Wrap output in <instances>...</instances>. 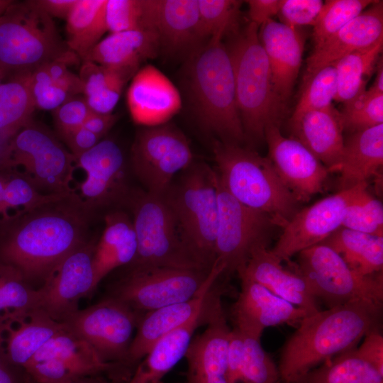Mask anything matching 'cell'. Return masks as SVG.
I'll return each mask as SVG.
<instances>
[{
	"mask_svg": "<svg viewBox=\"0 0 383 383\" xmlns=\"http://www.w3.org/2000/svg\"><path fill=\"white\" fill-rule=\"evenodd\" d=\"M90 213L74 192L32 211L18 213L0 242V263L28 281L43 279L87 241Z\"/></svg>",
	"mask_w": 383,
	"mask_h": 383,
	"instance_id": "1",
	"label": "cell"
},
{
	"mask_svg": "<svg viewBox=\"0 0 383 383\" xmlns=\"http://www.w3.org/2000/svg\"><path fill=\"white\" fill-rule=\"evenodd\" d=\"M380 309L349 303L306 316L286 342L279 371L287 383L300 382L312 367L352 349L374 329Z\"/></svg>",
	"mask_w": 383,
	"mask_h": 383,
	"instance_id": "2",
	"label": "cell"
},
{
	"mask_svg": "<svg viewBox=\"0 0 383 383\" xmlns=\"http://www.w3.org/2000/svg\"><path fill=\"white\" fill-rule=\"evenodd\" d=\"M188 85L203 129L216 140L242 145L246 140L237 106L233 65L222 38H211L194 55Z\"/></svg>",
	"mask_w": 383,
	"mask_h": 383,
	"instance_id": "3",
	"label": "cell"
},
{
	"mask_svg": "<svg viewBox=\"0 0 383 383\" xmlns=\"http://www.w3.org/2000/svg\"><path fill=\"white\" fill-rule=\"evenodd\" d=\"M212 150L221 184L242 204L270 216L282 228L300 210L267 157L218 140Z\"/></svg>",
	"mask_w": 383,
	"mask_h": 383,
	"instance_id": "4",
	"label": "cell"
},
{
	"mask_svg": "<svg viewBox=\"0 0 383 383\" xmlns=\"http://www.w3.org/2000/svg\"><path fill=\"white\" fill-rule=\"evenodd\" d=\"M162 194L191 251L210 270L215 262L218 223L216 173L195 162L179 173Z\"/></svg>",
	"mask_w": 383,
	"mask_h": 383,
	"instance_id": "5",
	"label": "cell"
},
{
	"mask_svg": "<svg viewBox=\"0 0 383 383\" xmlns=\"http://www.w3.org/2000/svg\"><path fill=\"white\" fill-rule=\"evenodd\" d=\"M51 16L31 1H13L0 16V65L9 72L33 71L52 61L75 63Z\"/></svg>",
	"mask_w": 383,
	"mask_h": 383,
	"instance_id": "6",
	"label": "cell"
},
{
	"mask_svg": "<svg viewBox=\"0 0 383 383\" xmlns=\"http://www.w3.org/2000/svg\"><path fill=\"white\" fill-rule=\"evenodd\" d=\"M233 65L237 106L245 136L265 140V130L279 122L267 57L259 39V26L250 22L228 48Z\"/></svg>",
	"mask_w": 383,
	"mask_h": 383,
	"instance_id": "7",
	"label": "cell"
},
{
	"mask_svg": "<svg viewBox=\"0 0 383 383\" xmlns=\"http://www.w3.org/2000/svg\"><path fill=\"white\" fill-rule=\"evenodd\" d=\"M126 204L132 213L137 239V253L131 270L167 267L210 270L191 251L162 195L131 189Z\"/></svg>",
	"mask_w": 383,
	"mask_h": 383,
	"instance_id": "8",
	"label": "cell"
},
{
	"mask_svg": "<svg viewBox=\"0 0 383 383\" xmlns=\"http://www.w3.org/2000/svg\"><path fill=\"white\" fill-rule=\"evenodd\" d=\"M22 167L24 175L42 193L69 195L75 157L46 128L30 121L6 143L0 168Z\"/></svg>",
	"mask_w": 383,
	"mask_h": 383,
	"instance_id": "9",
	"label": "cell"
},
{
	"mask_svg": "<svg viewBox=\"0 0 383 383\" xmlns=\"http://www.w3.org/2000/svg\"><path fill=\"white\" fill-rule=\"evenodd\" d=\"M298 254L297 262L289 264L306 279L316 299H322L330 307L362 302L381 309L382 274L360 275L333 249L321 243Z\"/></svg>",
	"mask_w": 383,
	"mask_h": 383,
	"instance_id": "10",
	"label": "cell"
},
{
	"mask_svg": "<svg viewBox=\"0 0 383 383\" xmlns=\"http://www.w3.org/2000/svg\"><path fill=\"white\" fill-rule=\"evenodd\" d=\"M216 173L219 211L215 261L223 266V274L238 272L255 251L267 248L277 226L270 216L236 200Z\"/></svg>",
	"mask_w": 383,
	"mask_h": 383,
	"instance_id": "11",
	"label": "cell"
},
{
	"mask_svg": "<svg viewBox=\"0 0 383 383\" xmlns=\"http://www.w3.org/2000/svg\"><path fill=\"white\" fill-rule=\"evenodd\" d=\"M187 137L174 126H146L135 138L131 166L145 191L162 195L175 176L194 161Z\"/></svg>",
	"mask_w": 383,
	"mask_h": 383,
	"instance_id": "12",
	"label": "cell"
},
{
	"mask_svg": "<svg viewBox=\"0 0 383 383\" xmlns=\"http://www.w3.org/2000/svg\"><path fill=\"white\" fill-rule=\"evenodd\" d=\"M209 271L167 267L131 270L111 296L135 311L147 313L195 297Z\"/></svg>",
	"mask_w": 383,
	"mask_h": 383,
	"instance_id": "13",
	"label": "cell"
},
{
	"mask_svg": "<svg viewBox=\"0 0 383 383\" xmlns=\"http://www.w3.org/2000/svg\"><path fill=\"white\" fill-rule=\"evenodd\" d=\"M140 316L111 296L79 309L64 322L67 328L89 343L106 362L127 360L133 333Z\"/></svg>",
	"mask_w": 383,
	"mask_h": 383,
	"instance_id": "14",
	"label": "cell"
},
{
	"mask_svg": "<svg viewBox=\"0 0 383 383\" xmlns=\"http://www.w3.org/2000/svg\"><path fill=\"white\" fill-rule=\"evenodd\" d=\"M75 167L86 173L78 195L90 213L119 204H126L131 191L128 184L125 156L113 140H101L75 158Z\"/></svg>",
	"mask_w": 383,
	"mask_h": 383,
	"instance_id": "15",
	"label": "cell"
},
{
	"mask_svg": "<svg viewBox=\"0 0 383 383\" xmlns=\"http://www.w3.org/2000/svg\"><path fill=\"white\" fill-rule=\"evenodd\" d=\"M95 244L87 240L60 262L37 289L35 310L62 323L79 310V300L96 288L92 265Z\"/></svg>",
	"mask_w": 383,
	"mask_h": 383,
	"instance_id": "16",
	"label": "cell"
},
{
	"mask_svg": "<svg viewBox=\"0 0 383 383\" xmlns=\"http://www.w3.org/2000/svg\"><path fill=\"white\" fill-rule=\"evenodd\" d=\"M361 184L300 209L282 228L271 252L282 262L289 263L295 254L322 243L342 226L346 207Z\"/></svg>",
	"mask_w": 383,
	"mask_h": 383,
	"instance_id": "17",
	"label": "cell"
},
{
	"mask_svg": "<svg viewBox=\"0 0 383 383\" xmlns=\"http://www.w3.org/2000/svg\"><path fill=\"white\" fill-rule=\"evenodd\" d=\"M265 140L268 158L282 182L299 203L306 202L323 192L328 170L306 147L292 138L284 137L279 123H268Z\"/></svg>",
	"mask_w": 383,
	"mask_h": 383,
	"instance_id": "18",
	"label": "cell"
},
{
	"mask_svg": "<svg viewBox=\"0 0 383 383\" xmlns=\"http://www.w3.org/2000/svg\"><path fill=\"white\" fill-rule=\"evenodd\" d=\"M223 272V267L215 261L201 290L195 297L147 312L140 317L128 360L134 362L143 358L160 339L199 314L215 292L216 280Z\"/></svg>",
	"mask_w": 383,
	"mask_h": 383,
	"instance_id": "19",
	"label": "cell"
},
{
	"mask_svg": "<svg viewBox=\"0 0 383 383\" xmlns=\"http://www.w3.org/2000/svg\"><path fill=\"white\" fill-rule=\"evenodd\" d=\"M259 39L267 57L273 91L282 114L301 65L304 37L299 28L270 19L260 26Z\"/></svg>",
	"mask_w": 383,
	"mask_h": 383,
	"instance_id": "20",
	"label": "cell"
},
{
	"mask_svg": "<svg viewBox=\"0 0 383 383\" xmlns=\"http://www.w3.org/2000/svg\"><path fill=\"white\" fill-rule=\"evenodd\" d=\"M204 331L192 340L184 357L187 383H228V353L231 330L221 299L213 304Z\"/></svg>",
	"mask_w": 383,
	"mask_h": 383,
	"instance_id": "21",
	"label": "cell"
},
{
	"mask_svg": "<svg viewBox=\"0 0 383 383\" xmlns=\"http://www.w3.org/2000/svg\"><path fill=\"white\" fill-rule=\"evenodd\" d=\"M239 277L241 289L233 307V316L235 328L243 335L260 339L267 327L299 322L309 315L261 284L245 277Z\"/></svg>",
	"mask_w": 383,
	"mask_h": 383,
	"instance_id": "22",
	"label": "cell"
},
{
	"mask_svg": "<svg viewBox=\"0 0 383 383\" xmlns=\"http://www.w3.org/2000/svg\"><path fill=\"white\" fill-rule=\"evenodd\" d=\"M127 105L135 123L154 126L164 124L181 109L180 94L173 83L152 65L142 67L133 77L127 91Z\"/></svg>",
	"mask_w": 383,
	"mask_h": 383,
	"instance_id": "23",
	"label": "cell"
},
{
	"mask_svg": "<svg viewBox=\"0 0 383 383\" xmlns=\"http://www.w3.org/2000/svg\"><path fill=\"white\" fill-rule=\"evenodd\" d=\"M383 39V2L375 1L357 17L318 46L307 60L304 82L323 67Z\"/></svg>",
	"mask_w": 383,
	"mask_h": 383,
	"instance_id": "24",
	"label": "cell"
},
{
	"mask_svg": "<svg viewBox=\"0 0 383 383\" xmlns=\"http://www.w3.org/2000/svg\"><path fill=\"white\" fill-rule=\"evenodd\" d=\"M143 27L157 34L160 45L177 51L200 39L198 0H142Z\"/></svg>",
	"mask_w": 383,
	"mask_h": 383,
	"instance_id": "25",
	"label": "cell"
},
{
	"mask_svg": "<svg viewBox=\"0 0 383 383\" xmlns=\"http://www.w3.org/2000/svg\"><path fill=\"white\" fill-rule=\"evenodd\" d=\"M238 274L261 284L309 314L319 311L317 299L306 279L295 270L285 268L267 248L255 251Z\"/></svg>",
	"mask_w": 383,
	"mask_h": 383,
	"instance_id": "26",
	"label": "cell"
},
{
	"mask_svg": "<svg viewBox=\"0 0 383 383\" xmlns=\"http://www.w3.org/2000/svg\"><path fill=\"white\" fill-rule=\"evenodd\" d=\"M290 138L306 147L329 172H338L344 145L339 111L333 105L290 120Z\"/></svg>",
	"mask_w": 383,
	"mask_h": 383,
	"instance_id": "27",
	"label": "cell"
},
{
	"mask_svg": "<svg viewBox=\"0 0 383 383\" xmlns=\"http://www.w3.org/2000/svg\"><path fill=\"white\" fill-rule=\"evenodd\" d=\"M160 45L157 34L150 29L110 33L90 50L83 61H91L131 77L143 62L157 55Z\"/></svg>",
	"mask_w": 383,
	"mask_h": 383,
	"instance_id": "28",
	"label": "cell"
},
{
	"mask_svg": "<svg viewBox=\"0 0 383 383\" xmlns=\"http://www.w3.org/2000/svg\"><path fill=\"white\" fill-rule=\"evenodd\" d=\"M383 165V123L350 133L344 140L339 189H350L368 182L379 173Z\"/></svg>",
	"mask_w": 383,
	"mask_h": 383,
	"instance_id": "29",
	"label": "cell"
},
{
	"mask_svg": "<svg viewBox=\"0 0 383 383\" xmlns=\"http://www.w3.org/2000/svg\"><path fill=\"white\" fill-rule=\"evenodd\" d=\"M104 231L95 244L92 265L95 286L112 270L131 265L137 253V239L132 221L122 211L106 215Z\"/></svg>",
	"mask_w": 383,
	"mask_h": 383,
	"instance_id": "30",
	"label": "cell"
},
{
	"mask_svg": "<svg viewBox=\"0 0 383 383\" xmlns=\"http://www.w3.org/2000/svg\"><path fill=\"white\" fill-rule=\"evenodd\" d=\"M213 296L196 317L160 339L144 357L128 383H159L184 357L192 337L202 323H206Z\"/></svg>",
	"mask_w": 383,
	"mask_h": 383,
	"instance_id": "31",
	"label": "cell"
},
{
	"mask_svg": "<svg viewBox=\"0 0 383 383\" xmlns=\"http://www.w3.org/2000/svg\"><path fill=\"white\" fill-rule=\"evenodd\" d=\"M45 360L56 363L74 381L95 376L111 369L113 365L104 362L89 343L66 326L50 338L27 364Z\"/></svg>",
	"mask_w": 383,
	"mask_h": 383,
	"instance_id": "32",
	"label": "cell"
},
{
	"mask_svg": "<svg viewBox=\"0 0 383 383\" xmlns=\"http://www.w3.org/2000/svg\"><path fill=\"white\" fill-rule=\"evenodd\" d=\"M279 368L257 339L231 330L228 353V383H278Z\"/></svg>",
	"mask_w": 383,
	"mask_h": 383,
	"instance_id": "33",
	"label": "cell"
},
{
	"mask_svg": "<svg viewBox=\"0 0 383 383\" xmlns=\"http://www.w3.org/2000/svg\"><path fill=\"white\" fill-rule=\"evenodd\" d=\"M27 318L18 323L16 328L4 323V331L7 332L5 350L14 366L23 367L50 338L65 328L64 323L54 320L41 310L33 311Z\"/></svg>",
	"mask_w": 383,
	"mask_h": 383,
	"instance_id": "34",
	"label": "cell"
},
{
	"mask_svg": "<svg viewBox=\"0 0 383 383\" xmlns=\"http://www.w3.org/2000/svg\"><path fill=\"white\" fill-rule=\"evenodd\" d=\"M321 244L333 249L360 275H372L382 270L383 236L340 226Z\"/></svg>",
	"mask_w": 383,
	"mask_h": 383,
	"instance_id": "35",
	"label": "cell"
},
{
	"mask_svg": "<svg viewBox=\"0 0 383 383\" xmlns=\"http://www.w3.org/2000/svg\"><path fill=\"white\" fill-rule=\"evenodd\" d=\"M30 72H17L0 86V148L30 121L35 109L30 87Z\"/></svg>",
	"mask_w": 383,
	"mask_h": 383,
	"instance_id": "36",
	"label": "cell"
},
{
	"mask_svg": "<svg viewBox=\"0 0 383 383\" xmlns=\"http://www.w3.org/2000/svg\"><path fill=\"white\" fill-rule=\"evenodd\" d=\"M106 0H77L66 18L67 45L83 61L107 31Z\"/></svg>",
	"mask_w": 383,
	"mask_h": 383,
	"instance_id": "37",
	"label": "cell"
},
{
	"mask_svg": "<svg viewBox=\"0 0 383 383\" xmlns=\"http://www.w3.org/2000/svg\"><path fill=\"white\" fill-rule=\"evenodd\" d=\"M79 77L84 97L92 111L111 113L130 77L89 60L82 61Z\"/></svg>",
	"mask_w": 383,
	"mask_h": 383,
	"instance_id": "38",
	"label": "cell"
},
{
	"mask_svg": "<svg viewBox=\"0 0 383 383\" xmlns=\"http://www.w3.org/2000/svg\"><path fill=\"white\" fill-rule=\"evenodd\" d=\"M383 48V39L374 45L350 53L334 64L337 74L335 101L345 103L366 90L376 71Z\"/></svg>",
	"mask_w": 383,
	"mask_h": 383,
	"instance_id": "39",
	"label": "cell"
},
{
	"mask_svg": "<svg viewBox=\"0 0 383 383\" xmlns=\"http://www.w3.org/2000/svg\"><path fill=\"white\" fill-rule=\"evenodd\" d=\"M303 383H383V371L350 349L311 370Z\"/></svg>",
	"mask_w": 383,
	"mask_h": 383,
	"instance_id": "40",
	"label": "cell"
},
{
	"mask_svg": "<svg viewBox=\"0 0 383 383\" xmlns=\"http://www.w3.org/2000/svg\"><path fill=\"white\" fill-rule=\"evenodd\" d=\"M36 304L37 289L30 288L16 269L0 263V323L26 320Z\"/></svg>",
	"mask_w": 383,
	"mask_h": 383,
	"instance_id": "41",
	"label": "cell"
},
{
	"mask_svg": "<svg viewBox=\"0 0 383 383\" xmlns=\"http://www.w3.org/2000/svg\"><path fill=\"white\" fill-rule=\"evenodd\" d=\"M9 171L8 169L1 216L4 222L9 220V213L11 210H17L16 214L25 213L68 196L43 194L30 182L24 174Z\"/></svg>",
	"mask_w": 383,
	"mask_h": 383,
	"instance_id": "42",
	"label": "cell"
},
{
	"mask_svg": "<svg viewBox=\"0 0 383 383\" xmlns=\"http://www.w3.org/2000/svg\"><path fill=\"white\" fill-rule=\"evenodd\" d=\"M342 226L359 232L383 236V206L368 191V182L361 184L350 200Z\"/></svg>",
	"mask_w": 383,
	"mask_h": 383,
	"instance_id": "43",
	"label": "cell"
},
{
	"mask_svg": "<svg viewBox=\"0 0 383 383\" xmlns=\"http://www.w3.org/2000/svg\"><path fill=\"white\" fill-rule=\"evenodd\" d=\"M241 4V1L235 0H198L201 38L223 39L235 33Z\"/></svg>",
	"mask_w": 383,
	"mask_h": 383,
	"instance_id": "44",
	"label": "cell"
},
{
	"mask_svg": "<svg viewBox=\"0 0 383 383\" xmlns=\"http://www.w3.org/2000/svg\"><path fill=\"white\" fill-rule=\"evenodd\" d=\"M337 93V74L334 64L323 67L303 82L301 94L290 120L303 113L331 106Z\"/></svg>",
	"mask_w": 383,
	"mask_h": 383,
	"instance_id": "45",
	"label": "cell"
},
{
	"mask_svg": "<svg viewBox=\"0 0 383 383\" xmlns=\"http://www.w3.org/2000/svg\"><path fill=\"white\" fill-rule=\"evenodd\" d=\"M343 131L350 133L383 123V94L366 89L343 103L339 111Z\"/></svg>",
	"mask_w": 383,
	"mask_h": 383,
	"instance_id": "46",
	"label": "cell"
},
{
	"mask_svg": "<svg viewBox=\"0 0 383 383\" xmlns=\"http://www.w3.org/2000/svg\"><path fill=\"white\" fill-rule=\"evenodd\" d=\"M375 1L328 0L313 26L314 47L319 45L360 14Z\"/></svg>",
	"mask_w": 383,
	"mask_h": 383,
	"instance_id": "47",
	"label": "cell"
},
{
	"mask_svg": "<svg viewBox=\"0 0 383 383\" xmlns=\"http://www.w3.org/2000/svg\"><path fill=\"white\" fill-rule=\"evenodd\" d=\"M104 14L110 33L143 29L142 0H106Z\"/></svg>",
	"mask_w": 383,
	"mask_h": 383,
	"instance_id": "48",
	"label": "cell"
},
{
	"mask_svg": "<svg viewBox=\"0 0 383 383\" xmlns=\"http://www.w3.org/2000/svg\"><path fill=\"white\" fill-rule=\"evenodd\" d=\"M30 87L35 108L55 111L72 96L56 84L44 65L30 72Z\"/></svg>",
	"mask_w": 383,
	"mask_h": 383,
	"instance_id": "49",
	"label": "cell"
},
{
	"mask_svg": "<svg viewBox=\"0 0 383 383\" xmlns=\"http://www.w3.org/2000/svg\"><path fill=\"white\" fill-rule=\"evenodd\" d=\"M323 3L321 0H279L278 15L281 23L292 28L313 26Z\"/></svg>",
	"mask_w": 383,
	"mask_h": 383,
	"instance_id": "50",
	"label": "cell"
},
{
	"mask_svg": "<svg viewBox=\"0 0 383 383\" xmlns=\"http://www.w3.org/2000/svg\"><path fill=\"white\" fill-rule=\"evenodd\" d=\"M91 112L84 97L73 96L69 98L53 111L60 135L82 126Z\"/></svg>",
	"mask_w": 383,
	"mask_h": 383,
	"instance_id": "51",
	"label": "cell"
},
{
	"mask_svg": "<svg viewBox=\"0 0 383 383\" xmlns=\"http://www.w3.org/2000/svg\"><path fill=\"white\" fill-rule=\"evenodd\" d=\"M53 82L72 96L83 94V85L79 75L68 69V65L60 61H52L43 65Z\"/></svg>",
	"mask_w": 383,
	"mask_h": 383,
	"instance_id": "52",
	"label": "cell"
},
{
	"mask_svg": "<svg viewBox=\"0 0 383 383\" xmlns=\"http://www.w3.org/2000/svg\"><path fill=\"white\" fill-rule=\"evenodd\" d=\"M61 138L75 158L89 150L101 140L99 137L83 126L61 135Z\"/></svg>",
	"mask_w": 383,
	"mask_h": 383,
	"instance_id": "53",
	"label": "cell"
},
{
	"mask_svg": "<svg viewBox=\"0 0 383 383\" xmlns=\"http://www.w3.org/2000/svg\"><path fill=\"white\" fill-rule=\"evenodd\" d=\"M357 352L365 360L383 371V337L374 329L368 332Z\"/></svg>",
	"mask_w": 383,
	"mask_h": 383,
	"instance_id": "54",
	"label": "cell"
},
{
	"mask_svg": "<svg viewBox=\"0 0 383 383\" xmlns=\"http://www.w3.org/2000/svg\"><path fill=\"white\" fill-rule=\"evenodd\" d=\"M246 2L250 22L259 27L278 14L279 0H249Z\"/></svg>",
	"mask_w": 383,
	"mask_h": 383,
	"instance_id": "55",
	"label": "cell"
},
{
	"mask_svg": "<svg viewBox=\"0 0 383 383\" xmlns=\"http://www.w3.org/2000/svg\"><path fill=\"white\" fill-rule=\"evenodd\" d=\"M117 118L118 116L112 113L105 114L91 111L83 126L101 138L116 123Z\"/></svg>",
	"mask_w": 383,
	"mask_h": 383,
	"instance_id": "56",
	"label": "cell"
},
{
	"mask_svg": "<svg viewBox=\"0 0 383 383\" xmlns=\"http://www.w3.org/2000/svg\"><path fill=\"white\" fill-rule=\"evenodd\" d=\"M33 4L50 16L66 20L77 0H32Z\"/></svg>",
	"mask_w": 383,
	"mask_h": 383,
	"instance_id": "57",
	"label": "cell"
},
{
	"mask_svg": "<svg viewBox=\"0 0 383 383\" xmlns=\"http://www.w3.org/2000/svg\"><path fill=\"white\" fill-rule=\"evenodd\" d=\"M4 326H0V383H19L13 370V365L9 361L4 346L2 333Z\"/></svg>",
	"mask_w": 383,
	"mask_h": 383,
	"instance_id": "58",
	"label": "cell"
},
{
	"mask_svg": "<svg viewBox=\"0 0 383 383\" xmlns=\"http://www.w3.org/2000/svg\"><path fill=\"white\" fill-rule=\"evenodd\" d=\"M370 89L377 93L383 94V64L382 57L377 63L375 79Z\"/></svg>",
	"mask_w": 383,
	"mask_h": 383,
	"instance_id": "59",
	"label": "cell"
},
{
	"mask_svg": "<svg viewBox=\"0 0 383 383\" xmlns=\"http://www.w3.org/2000/svg\"><path fill=\"white\" fill-rule=\"evenodd\" d=\"M8 176V169L0 168V216H1L4 188Z\"/></svg>",
	"mask_w": 383,
	"mask_h": 383,
	"instance_id": "60",
	"label": "cell"
},
{
	"mask_svg": "<svg viewBox=\"0 0 383 383\" xmlns=\"http://www.w3.org/2000/svg\"><path fill=\"white\" fill-rule=\"evenodd\" d=\"M70 383H111V382L93 376V377L82 378V379L75 380L74 382H70Z\"/></svg>",
	"mask_w": 383,
	"mask_h": 383,
	"instance_id": "61",
	"label": "cell"
},
{
	"mask_svg": "<svg viewBox=\"0 0 383 383\" xmlns=\"http://www.w3.org/2000/svg\"><path fill=\"white\" fill-rule=\"evenodd\" d=\"M13 2L11 0H0V16Z\"/></svg>",
	"mask_w": 383,
	"mask_h": 383,
	"instance_id": "62",
	"label": "cell"
},
{
	"mask_svg": "<svg viewBox=\"0 0 383 383\" xmlns=\"http://www.w3.org/2000/svg\"><path fill=\"white\" fill-rule=\"evenodd\" d=\"M8 72L9 71L0 65V86L3 83V80Z\"/></svg>",
	"mask_w": 383,
	"mask_h": 383,
	"instance_id": "63",
	"label": "cell"
}]
</instances>
